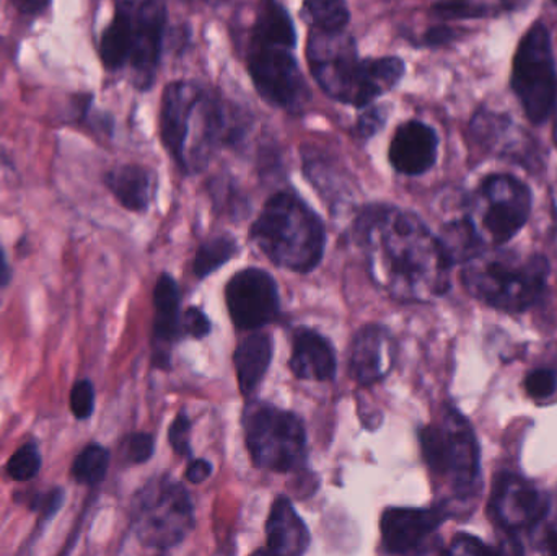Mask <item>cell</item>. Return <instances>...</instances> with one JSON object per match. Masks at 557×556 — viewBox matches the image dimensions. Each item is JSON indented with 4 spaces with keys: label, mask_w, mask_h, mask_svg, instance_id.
<instances>
[{
    "label": "cell",
    "mask_w": 557,
    "mask_h": 556,
    "mask_svg": "<svg viewBox=\"0 0 557 556\" xmlns=\"http://www.w3.org/2000/svg\"><path fill=\"white\" fill-rule=\"evenodd\" d=\"M273 359V338L268 333H255L238 345L235 369L242 394L251 395L264 379Z\"/></svg>",
    "instance_id": "obj_21"
},
{
    "label": "cell",
    "mask_w": 557,
    "mask_h": 556,
    "mask_svg": "<svg viewBox=\"0 0 557 556\" xmlns=\"http://www.w3.org/2000/svg\"><path fill=\"white\" fill-rule=\"evenodd\" d=\"M356 238L373 281L395 299L429 302L450 289L454 264L438 237L412 212L367 206L357 218Z\"/></svg>",
    "instance_id": "obj_1"
},
{
    "label": "cell",
    "mask_w": 557,
    "mask_h": 556,
    "mask_svg": "<svg viewBox=\"0 0 557 556\" xmlns=\"http://www.w3.org/2000/svg\"><path fill=\"white\" fill-rule=\"evenodd\" d=\"M39 467H41V456H39L38 447L36 444L28 443L13 454L9 466H7V472H9L10 479L16 480V482H28L39 472Z\"/></svg>",
    "instance_id": "obj_29"
},
{
    "label": "cell",
    "mask_w": 557,
    "mask_h": 556,
    "mask_svg": "<svg viewBox=\"0 0 557 556\" xmlns=\"http://www.w3.org/2000/svg\"><path fill=\"white\" fill-rule=\"evenodd\" d=\"M134 7L123 2L100 39V58L108 71H120L129 62L133 49Z\"/></svg>",
    "instance_id": "obj_23"
},
{
    "label": "cell",
    "mask_w": 557,
    "mask_h": 556,
    "mask_svg": "<svg viewBox=\"0 0 557 556\" xmlns=\"http://www.w3.org/2000/svg\"><path fill=\"white\" fill-rule=\"evenodd\" d=\"M392 368V339L385 329L367 325L357 333L350 348L349 369L360 385L382 381Z\"/></svg>",
    "instance_id": "obj_17"
},
{
    "label": "cell",
    "mask_w": 557,
    "mask_h": 556,
    "mask_svg": "<svg viewBox=\"0 0 557 556\" xmlns=\"http://www.w3.org/2000/svg\"><path fill=\"white\" fill-rule=\"evenodd\" d=\"M525 391L535 400L552 398L557 391V375L552 369H535L525 379Z\"/></svg>",
    "instance_id": "obj_30"
},
{
    "label": "cell",
    "mask_w": 557,
    "mask_h": 556,
    "mask_svg": "<svg viewBox=\"0 0 557 556\" xmlns=\"http://www.w3.org/2000/svg\"><path fill=\"white\" fill-rule=\"evenodd\" d=\"M512 88L529 120L542 124L556 103L557 81L552 38L543 23L530 26L513 58Z\"/></svg>",
    "instance_id": "obj_10"
},
{
    "label": "cell",
    "mask_w": 557,
    "mask_h": 556,
    "mask_svg": "<svg viewBox=\"0 0 557 556\" xmlns=\"http://www.w3.org/2000/svg\"><path fill=\"white\" fill-rule=\"evenodd\" d=\"M160 139L183 172H201L227 139L224 104L198 82H172L160 103Z\"/></svg>",
    "instance_id": "obj_4"
},
{
    "label": "cell",
    "mask_w": 557,
    "mask_h": 556,
    "mask_svg": "<svg viewBox=\"0 0 557 556\" xmlns=\"http://www.w3.org/2000/svg\"><path fill=\"white\" fill-rule=\"evenodd\" d=\"M95 391L90 381H81L74 385L71 394V410L78 420H87L94 413Z\"/></svg>",
    "instance_id": "obj_32"
},
{
    "label": "cell",
    "mask_w": 557,
    "mask_h": 556,
    "mask_svg": "<svg viewBox=\"0 0 557 556\" xmlns=\"http://www.w3.org/2000/svg\"><path fill=\"white\" fill-rule=\"evenodd\" d=\"M438 136L422 121H406L396 127L388 159L396 172L406 176L424 175L437 162Z\"/></svg>",
    "instance_id": "obj_16"
},
{
    "label": "cell",
    "mask_w": 557,
    "mask_h": 556,
    "mask_svg": "<svg viewBox=\"0 0 557 556\" xmlns=\"http://www.w3.org/2000/svg\"><path fill=\"white\" fill-rule=\"evenodd\" d=\"M290 369L298 379L305 381H331L336 374V355L333 346L313 330H297L294 335Z\"/></svg>",
    "instance_id": "obj_18"
},
{
    "label": "cell",
    "mask_w": 557,
    "mask_h": 556,
    "mask_svg": "<svg viewBox=\"0 0 557 556\" xmlns=\"http://www.w3.org/2000/svg\"><path fill=\"white\" fill-rule=\"evenodd\" d=\"M110 467V453L98 444L85 447L72 467V475L84 485H98Z\"/></svg>",
    "instance_id": "obj_26"
},
{
    "label": "cell",
    "mask_w": 557,
    "mask_h": 556,
    "mask_svg": "<svg viewBox=\"0 0 557 556\" xmlns=\"http://www.w3.org/2000/svg\"><path fill=\"white\" fill-rule=\"evenodd\" d=\"M169 12L163 0H143L134 7L133 49L129 64L140 90L152 87L162 58Z\"/></svg>",
    "instance_id": "obj_14"
},
{
    "label": "cell",
    "mask_w": 557,
    "mask_h": 556,
    "mask_svg": "<svg viewBox=\"0 0 557 556\" xmlns=\"http://www.w3.org/2000/svg\"><path fill=\"white\" fill-rule=\"evenodd\" d=\"M182 329L193 338H205L211 332V322L201 309L189 307L183 316Z\"/></svg>",
    "instance_id": "obj_35"
},
{
    "label": "cell",
    "mask_w": 557,
    "mask_h": 556,
    "mask_svg": "<svg viewBox=\"0 0 557 556\" xmlns=\"http://www.w3.org/2000/svg\"><path fill=\"white\" fill-rule=\"evenodd\" d=\"M438 240L451 264H465L484 250L483 240L470 218L458 219L445 225Z\"/></svg>",
    "instance_id": "obj_24"
},
{
    "label": "cell",
    "mask_w": 557,
    "mask_h": 556,
    "mask_svg": "<svg viewBox=\"0 0 557 556\" xmlns=\"http://www.w3.org/2000/svg\"><path fill=\"white\" fill-rule=\"evenodd\" d=\"M10 277H12V271H10L9 261L0 247V286L9 284Z\"/></svg>",
    "instance_id": "obj_41"
},
{
    "label": "cell",
    "mask_w": 557,
    "mask_h": 556,
    "mask_svg": "<svg viewBox=\"0 0 557 556\" xmlns=\"http://www.w3.org/2000/svg\"><path fill=\"white\" fill-rule=\"evenodd\" d=\"M295 46L297 32L281 0H260L251 29L248 71L260 97L288 113H300L311 97Z\"/></svg>",
    "instance_id": "obj_3"
},
{
    "label": "cell",
    "mask_w": 557,
    "mask_h": 556,
    "mask_svg": "<svg viewBox=\"0 0 557 556\" xmlns=\"http://www.w3.org/2000/svg\"><path fill=\"white\" fill-rule=\"evenodd\" d=\"M244 428L248 450L257 467L285 473L305 462L307 433L297 415L253 401L245 408Z\"/></svg>",
    "instance_id": "obj_8"
},
{
    "label": "cell",
    "mask_w": 557,
    "mask_h": 556,
    "mask_svg": "<svg viewBox=\"0 0 557 556\" xmlns=\"http://www.w3.org/2000/svg\"><path fill=\"white\" fill-rule=\"evenodd\" d=\"M108 188L121 206L133 212H144L152 199L153 182L149 170L139 165H121L111 170L107 178Z\"/></svg>",
    "instance_id": "obj_22"
},
{
    "label": "cell",
    "mask_w": 557,
    "mask_h": 556,
    "mask_svg": "<svg viewBox=\"0 0 557 556\" xmlns=\"http://www.w3.org/2000/svg\"><path fill=\"white\" fill-rule=\"evenodd\" d=\"M549 263L543 255L523 258L512 251H481L465 263L461 280L474 299L500 312L532 309L548 286Z\"/></svg>",
    "instance_id": "obj_6"
},
{
    "label": "cell",
    "mask_w": 557,
    "mask_h": 556,
    "mask_svg": "<svg viewBox=\"0 0 557 556\" xmlns=\"http://www.w3.org/2000/svg\"><path fill=\"white\" fill-rule=\"evenodd\" d=\"M455 38V32L448 26H434L425 33V45L441 46L445 42L451 41Z\"/></svg>",
    "instance_id": "obj_40"
},
{
    "label": "cell",
    "mask_w": 557,
    "mask_h": 556,
    "mask_svg": "<svg viewBox=\"0 0 557 556\" xmlns=\"http://www.w3.org/2000/svg\"><path fill=\"white\" fill-rule=\"evenodd\" d=\"M268 554L301 555L310 544L307 526L292 506L290 499L278 496L267 522Z\"/></svg>",
    "instance_id": "obj_20"
},
{
    "label": "cell",
    "mask_w": 557,
    "mask_h": 556,
    "mask_svg": "<svg viewBox=\"0 0 557 556\" xmlns=\"http://www.w3.org/2000/svg\"><path fill=\"white\" fill-rule=\"evenodd\" d=\"M12 3L23 15H41L51 0H12Z\"/></svg>",
    "instance_id": "obj_39"
},
{
    "label": "cell",
    "mask_w": 557,
    "mask_h": 556,
    "mask_svg": "<svg viewBox=\"0 0 557 556\" xmlns=\"http://www.w3.org/2000/svg\"><path fill=\"white\" fill-rule=\"evenodd\" d=\"M432 12L444 20L483 18L493 10L483 0H438Z\"/></svg>",
    "instance_id": "obj_28"
},
{
    "label": "cell",
    "mask_w": 557,
    "mask_h": 556,
    "mask_svg": "<svg viewBox=\"0 0 557 556\" xmlns=\"http://www.w3.org/2000/svg\"><path fill=\"white\" fill-rule=\"evenodd\" d=\"M300 16L311 29L339 32L350 22V10L346 0H304Z\"/></svg>",
    "instance_id": "obj_25"
},
{
    "label": "cell",
    "mask_w": 557,
    "mask_h": 556,
    "mask_svg": "<svg viewBox=\"0 0 557 556\" xmlns=\"http://www.w3.org/2000/svg\"><path fill=\"white\" fill-rule=\"evenodd\" d=\"M556 2H557V0H556Z\"/></svg>",
    "instance_id": "obj_43"
},
{
    "label": "cell",
    "mask_w": 557,
    "mask_h": 556,
    "mask_svg": "<svg viewBox=\"0 0 557 556\" xmlns=\"http://www.w3.org/2000/svg\"><path fill=\"white\" fill-rule=\"evenodd\" d=\"M447 554L450 555H486L494 554L493 548L487 547L484 542L480 539L473 538V535L458 534L457 538L451 541L450 548Z\"/></svg>",
    "instance_id": "obj_36"
},
{
    "label": "cell",
    "mask_w": 557,
    "mask_h": 556,
    "mask_svg": "<svg viewBox=\"0 0 557 556\" xmlns=\"http://www.w3.org/2000/svg\"><path fill=\"white\" fill-rule=\"evenodd\" d=\"M425 462L437 479L447 483L458 502H470L481 489V449L467 418L447 407L441 423L419 433Z\"/></svg>",
    "instance_id": "obj_7"
},
{
    "label": "cell",
    "mask_w": 557,
    "mask_h": 556,
    "mask_svg": "<svg viewBox=\"0 0 557 556\" xmlns=\"http://www.w3.org/2000/svg\"><path fill=\"white\" fill-rule=\"evenodd\" d=\"M545 548L549 554L557 555V529H549L545 535Z\"/></svg>",
    "instance_id": "obj_42"
},
{
    "label": "cell",
    "mask_w": 557,
    "mask_h": 556,
    "mask_svg": "<svg viewBox=\"0 0 557 556\" xmlns=\"http://www.w3.org/2000/svg\"><path fill=\"white\" fill-rule=\"evenodd\" d=\"M532 191L512 175H491L474 196L473 214L468 215L483 244L512 240L532 214Z\"/></svg>",
    "instance_id": "obj_11"
},
{
    "label": "cell",
    "mask_w": 557,
    "mask_h": 556,
    "mask_svg": "<svg viewBox=\"0 0 557 556\" xmlns=\"http://www.w3.org/2000/svg\"><path fill=\"white\" fill-rule=\"evenodd\" d=\"M448 518L444 506L431 509L389 508L382 516L386 552L396 555L429 552L435 532Z\"/></svg>",
    "instance_id": "obj_15"
},
{
    "label": "cell",
    "mask_w": 557,
    "mask_h": 556,
    "mask_svg": "<svg viewBox=\"0 0 557 556\" xmlns=\"http://www.w3.org/2000/svg\"><path fill=\"white\" fill-rule=\"evenodd\" d=\"M307 61L321 90L337 103L366 108L401 82L406 64L396 55L362 59L352 35L346 29L308 36Z\"/></svg>",
    "instance_id": "obj_2"
},
{
    "label": "cell",
    "mask_w": 557,
    "mask_h": 556,
    "mask_svg": "<svg viewBox=\"0 0 557 556\" xmlns=\"http://www.w3.org/2000/svg\"><path fill=\"white\" fill-rule=\"evenodd\" d=\"M189 431H191V423H189L186 415H180V417L173 421L172 428H170V444H172L173 449H175V453H178L180 456H189V454H191Z\"/></svg>",
    "instance_id": "obj_33"
},
{
    "label": "cell",
    "mask_w": 557,
    "mask_h": 556,
    "mask_svg": "<svg viewBox=\"0 0 557 556\" xmlns=\"http://www.w3.org/2000/svg\"><path fill=\"white\" fill-rule=\"evenodd\" d=\"M238 247L234 238L224 235V237L214 238L202 245L196 255L195 273L198 277H206L214 273L215 270L227 263L235 254Z\"/></svg>",
    "instance_id": "obj_27"
},
{
    "label": "cell",
    "mask_w": 557,
    "mask_h": 556,
    "mask_svg": "<svg viewBox=\"0 0 557 556\" xmlns=\"http://www.w3.org/2000/svg\"><path fill=\"white\" fill-rule=\"evenodd\" d=\"M363 113L357 120V136L362 139H370L376 136L382 127H385L388 120L389 108L385 104H369L363 108Z\"/></svg>",
    "instance_id": "obj_31"
},
{
    "label": "cell",
    "mask_w": 557,
    "mask_h": 556,
    "mask_svg": "<svg viewBox=\"0 0 557 556\" xmlns=\"http://www.w3.org/2000/svg\"><path fill=\"white\" fill-rule=\"evenodd\" d=\"M228 312L242 330H258L276 320L278 293L273 276L260 268L235 274L225 289Z\"/></svg>",
    "instance_id": "obj_13"
},
{
    "label": "cell",
    "mask_w": 557,
    "mask_h": 556,
    "mask_svg": "<svg viewBox=\"0 0 557 556\" xmlns=\"http://www.w3.org/2000/svg\"><path fill=\"white\" fill-rule=\"evenodd\" d=\"M153 304H156V325H153L156 355H153V361L159 368H169V346L175 342L180 329H182L178 284L170 274H162L157 281Z\"/></svg>",
    "instance_id": "obj_19"
},
{
    "label": "cell",
    "mask_w": 557,
    "mask_h": 556,
    "mask_svg": "<svg viewBox=\"0 0 557 556\" xmlns=\"http://www.w3.org/2000/svg\"><path fill=\"white\" fill-rule=\"evenodd\" d=\"M62 502H64V495H62L61 490H52L46 495L38 496L33 505H35V509L41 511L42 518L51 519L61 508Z\"/></svg>",
    "instance_id": "obj_37"
},
{
    "label": "cell",
    "mask_w": 557,
    "mask_h": 556,
    "mask_svg": "<svg viewBox=\"0 0 557 556\" xmlns=\"http://www.w3.org/2000/svg\"><path fill=\"white\" fill-rule=\"evenodd\" d=\"M490 511L500 529L520 534L542 524L549 511V499L525 477L503 472L494 479Z\"/></svg>",
    "instance_id": "obj_12"
},
{
    "label": "cell",
    "mask_w": 557,
    "mask_h": 556,
    "mask_svg": "<svg viewBox=\"0 0 557 556\" xmlns=\"http://www.w3.org/2000/svg\"><path fill=\"white\" fill-rule=\"evenodd\" d=\"M133 522L137 538L146 547H175L185 541L195 526L191 498L182 483L160 477L147 483L133 506Z\"/></svg>",
    "instance_id": "obj_9"
},
{
    "label": "cell",
    "mask_w": 557,
    "mask_h": 556,
    "mask_svg": "<svg viewBox=\"0 0 557 556\" xmlns=\"http://www.w3.org/2000/svg\"><path fill=\"white\" fill-rule=\"evenodd\" d=\"M153 440L149 434L137 433L127 440L126 456L129 462L144 464L152 457Z\"/></svg>",
    "instance_id": "obj_34"
},
{
    "label": "cell",
    "mask_w": 557,
    "mask_h": 556,
    "mask_svg": "<svg viewBox=\"0 0 557 556\" xmlns=\"http://www.w3.org/2000/svg\"><path fill=\"white\" fill-rule=\"evenodd\" d=\"M250 235L274 264L298 273L318 267L326 244V232L317 212L288 191L268 199Z\"/></svg>",
    "instance_id": "obj_5"
},
{
    "label": "cell",
    "mask_w": 557,
    "mask_h": 556,
    "mask_svg": "<svg viewBox=\"0 0 557 556\" xmlns=\"http://www.w3.org/2000/svg\"><path fill=\"white\" fill-rule=\"evenodd\" d=\"M212 473V466L208 460H195L189 464L188 470H186V479L191 483H201L208 479Z\"/></svg>",
    "instance_id": "obj_38"
}]
</instances>
